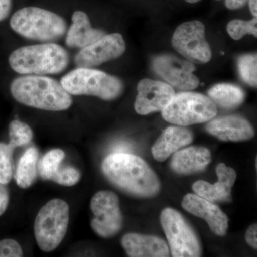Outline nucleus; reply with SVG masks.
<instances>
[{
	"instance_id": "12",
	"label": "nucleus",
	"mask_w": 257,
	"mask_h": 257,
	"mask_svg": "<svg viewBox=\"0 0 257 257\" xmlns=\"http://www.w3.org/2000/svg\"><path fill=\"white\" fill-rule=\"evenodd\" d=\"M126 50L122 35L119 33L104 35L97 41L84 47L74 57L78 67L92 68L104 62L119 58Z\"/></svg>"
},
{
	"instance_id": "18",
	"label": "nucleus",
	"mask_w": 257,
	"mask_h": 257,
	"mask_svg": "<svg viewBox=\"0 0 257 257\" xmlns=\"http://www.w3.org/2000/svg\"><path fill=\"white\" fill-rule=\"evenodd\" d=\"M211 161V152L207 148L190 147L175 152L170 165L176 173L189 175L202 172Z\"/></svg>"
},
{
	"instance_id": "17",
	"label": "nucleus",
	"mask_w": 257,
	"mask_h": 257,
	"mask_svg": "<svg viewBox=\"0 0 257 257\" xmlns=\"http://www.w3.org/2000/svg\"><path fill=\"white\" fill-rule=\"evenodd\" d=\"M121 246L131 257H167L170 256L167 243L158 236L130 233L121 239Z\"/></svg>"
},
{
	"instance_id": "34",
	"label": "nucleus",
	"mask_w": 257,
	"mask_h": 257,
	"mask_svg": "<svg viewBox=\"0 0 257 257\" xmlns=\"http://www.w3.org/2000/svg\"><path fill=\"white\" fill-rule=\"evenodd\" d=\"M250 10L252 13L253 16L256 18L257 15V0H248Z\"/></svg>"
},
{
	"instance_id": "25",
	"label": "nucleus",
	"mask_w": 257,
	"mask_h": 257,
	"mask_svg": "<svg viewBox=\"0 0 257 257\" xmlns=\"http://www.w3.org/2000/svg\"><path fill=\"white\" fill-rule=\"evenodd\" d=\"M15 147L0 143V183L8 185L13 177V153Z\"/></svg>"
},
{
	"instance_id": "1",
	"label": "nucleus",
	"mask_w": 257,
	"mask_h": 257,
	"mask_svg": "<svg viewBox=\"0 0 257 257\" xmlns=\"http://www.w3.org/2000/svg\"><path fill=\"white\" fill-rule=\"evenodd\" d=\"M106 178L130 195L153 197L160 190V182L155 172L141 157L125 152H115L101 164Z\"/></svg>"
},
{
	"instance_id": "6",
	"label": "nucleus",
	"mask_w": 257,
	"mask_h": 257,
	"mask_svg": "<svg viewBox=\"0 0 257 257\" xmlns=\"http://www.w3.org/2000/svg\"><path fill=\"white\" fill-rule=\"evenodd\" d=\"M69 223V207L65 201L53 199L39 211L35 218L34 232L39 247L52 252L60 246L67 234Z\"/></svg>"
},
{
	"instance_id": "28",
	"label": "nucleus",
	"mask_w": 257,
	"mask_h": 257,
	"mask_svg": "<svg viewBox=\"0 0 257 257\" xmlns=\"http://www.w3.org/2000/svg\"><path fill=\"white\" fill-rule=\"evenodd\" d=\"M81 179L80 172L71 166L60 167L51 181L60 185L72 187L78 183Z\"/></svg>"
},
{
	"instance_id": "27",
	"label": "nucleus",
	"mask_w": 257,
	"mask_h": 257,
	"mask_svg": "<svg viewBox=\"0 0 257 257\" xmlns=\"http://www.w3.org/2000/svg\"><path fill=\"white\" fill-rule=\"evenodd\" d=\"M228 33L231 38L239 40L244 35H252L257 37V20L254 18L250 21L241 20H234L229 22L227 25Z\"/></svg>"
},
{
	"instance_id": "30",
	"label": "nucleus",
	"mask_w": 257,
	"mask_h": 257,
	"mask_svg": "<svg viewBox=\"0 0 257 257\" xmlns=\"http://www.w3.org/2000/svg\"><path fill=\"white\" fill-rule=\"evenodd\" d=\"M10 202V193L5 184L0 183V216L8 209Z\"/></svg>"
},
{
	"instance_id": "32",
	"label": "nucleus",
	"mask_w": 257,
	"mask_h": 257,
	"mask_svg": "<svg viewBox=\"0 0 257 257\" xmlns=\"http://www.w3.org/2000/svg\"><path fill=\"white\" fill-rule=\"evenodd\" d=\"M13 7V0H0V22L9 17Z\"/></svg>"
},
{
	"instance_id": "2",
	"label": "nucleus",
	"mask_w": 257,
	"mask_h": 257,
	"mask_svg": "<svg viewBox=\"0 0 257 257\" xmlns=\"http://www.w3.org/2000/svg\"><path fill=\"white\" fill-rule=\"evenodd\" d=\"M10 92L20 104L42 110H67L73 101L60 82L42 75L23 76L15 79L10 85Z\"/></svg>"
},
{
	"instance_id": "31",
	"label": "nucleus",
	"mask_w": 257,
	"mask_h": 257,
	"mask_svg": "<svg viewBox=\"0 0 257 257\" xmlns=\"http://www.w3.org/2000/svg\"><path fill=\"white\" fill-rule=\"evenodd\" d=\"M256 234L257 226L256 224H254L248 227L246 234H245V239H246V242L254 249H256L257 248Z\"/></svg>"
},
{
	"instance_id": "22",
	"label": "nucleus",
	"mask_w": 257,
	"mask_h": 257,
	"mask_svg": "<svg viewBox=\"0 0 257 257\" xmlns=\"http://www.w3.org/2000/svg\"><path fill=\"white\" fill-rule=\"evenodd\" d=\"M208 95L214 104L226 109L238 107L245 99L242 89L230 84H216L208 91Z\"/></svg>"
},
{
	"instance_id": "29",
	"label": "nucleus",
	"mask_w": 257,
	"mask_h": 257,
	"mask_svg": "<svg viewBox=\"0 0 257 257\" xmlns=\"http://www.w3.org/2000/svg\"><path fill=\"white\" fill-rule=\"evenodd\" d=\"M21 245L12 239H5L0 241V257L23 256Z\"/></svg>"
},
{
	"instance_id": "9",
	"label": "nucleus",
	"mask_w": 257,
	"mask_h": 257,
	"mask_svg": "<svg viewBox=\"0 0 257 257\" xmlns=\"http://www.w3.org/2000/svg\"><path fill=\"white\" fill-rule=\"evenodd\" d=\"M90 208L94 217L91 227L102 238H111L121 231L123 216L117 195L111 191H99L91 199Z\"/></svg>"
},
{
	"instance_id": "21",
	"label": "nucleus",
	"mask_w": 257,
	"mask_h": 257,
	"mask_svg": "<svg viewBox=\"0 0 257 257\" xmlns=\"http://www.w3.org/2000/svg\"><path fill=\"white\" fill-rule=\"evenodd\" d=\"M39 151L35 147L28 148L19 160L15 179L19 187L28 189L35 183L38 174Z\"/></svg>"
},
{
	"instance_id": "16",
	"label": "nucleus",
	"mask_w": 257,
	"mask_h": 257,
	"mask_svg": "<svg viewBox=\"0 0 257 257\" xmlns=\"http://www.w3.org/2000/svg\"><path fill=\"white\" fill-rule=\"evenodd\" d=\"M207 133L224 142H241L253 138L251 124L239 116H226L211 119L206 126Z\"/></svg>"
},
{
	"instance_id": "13",
	"label": "nucleus",
	"mask_w": 257,
	"mask_h": 257,
	"mask_svg": "<svg viewBox=\"0 0 257 257\" xmlns=\"http://www.w3.org/2000/svg\"><path fill=\"white\" fill-rule=\"evenodd\" d=\"M135 109L139 114L162 111L175 95L173 87L167 83L144 79L138 83Z\"/></svg>"
},
{
	"instance_id": "10",
	"label": "nucleus",
	"mask_w": 257,
	"mask_h": 257,
	"mask_svg": "<svg viewBox=\"0 0 257 257\" xmlns=\"http://www.w3.org/2000/svg\"><path fill=\"white\" fill-rule=\"evenodd\" d=\"M172 44L177 52L194 63H207L212 57L205 39L204 24L197 20L179 25L172 37Z\"/></svg>"
},
{
	"instance_id": "3",
	"label": "nucleus",
	"mask_w": 257,
	"mask_h": 257,
	"mask_svg": "<svg viewBox=\"0 0 257 257\" xmlns=\"http://www.w3.org/2000/svg\"><path fill=\"white\" fill-rule=\"evenodd\" d=\"M69 62L67 50L51 42L20 47L9 57L10 67L24 75L61 73L67 68Z\"/></svg>"
},
{
	"instance_id": "14",
	"label": "nucleus",
	"mask_w": 257,
	"mask_h": 257,
	"mask_svg": "<svg viewBox=\"0 0 257 257\" xmlns=\"http://www.w3.org/2000/svg\"><path fill=\"white\" fill-rule=\"evenodd\" d=\"M182 206L190 214L207 221L211 231L217 236L226 234L229 219L216 204L196 194H188L184 197Z\"/></svg>"
},
{
	"instance_id": "35",
	"label": "nucleus",
	"mask_w": 257,
	"mask_h": 257,
	"mask_svg": "<svg viewBox=\"0 0 257 257\" xmlns=\"http://www.w3.org/2000/svg\"><path fill=\"white\" fill-rule=\"evenodd\" d=\"M185 1L189 3H196L200 1V0H185Z\"/></svg>"
},
{
	"instance_id": "23",
	"label": "nucleus",
	"mask_w": 257,
	"mask_h": 257,
	"mask_svg": "<svg viewBox=\"0 0 257 257\" xmlns=\"http://www.w3.org/2000/svg\"><path fill=\"white\" fill-rule=\"evenodd\" d=\"M65 157V153L60 149H54L47 152L38 162V173L44 180L51 181L52 177L60 169Z\"/></svg>"
},
{
	"instance_id": "24",
	"label": "nucleus",
	"mask_w": 257,
	"mask_h": 257,
	"mask_svg": "<svg viewBox=\"0 0 257 257\" xmlns=\"http://www.w3.org/2000/svg\"><path fill=\"white\" fill-rule=\"evenodd\" d=\"M33 135L31 127L26 123L18 119L13 120L10 122L9 144L15 149L29 145L31 143Z\"/></svg>"
},
{
	"instance_id": "19",
	"label": "nucleus",
	"mask_w": 257,
	"mask_h": 257,
	"mask_svg": "<svg viewBox=\"0 0 257 257\" xmlns=\"http://www.w3.org/2000/svg\"><path fill=\"white\" fill-rule=\"evenodd\" d=\"M193 135L188 128L182 126H170L162 132L152 147L154 158L164 162L179 149L192 143Z\"/></svg>"
},
{
	"instance_id": "20",
	"label": "nucleus",
	"mask_w": 257,
	"mask_h": 257,
	"mask_svg": "<svg viewBox=\"0 0 257 257\" xmlns=\"http://www.w3.org/2000/svg\"><path fill=\"white\" fill-rule=\"evenodd\" d=\"M72 24L67 32L66 45L72 48H84L105 35L102 30L93 28L89 17L82 11L74 12Z\"/></svg>"
},
{
	"instance_id": "4",
	"label": "nucleus",
	"mask_w": 257,
	"mask_h": 257,
	"mask_svg": "<svg viewBox=\"0 0 257 257\" xmlns=\"http://www.w3.org/2000/svg\"><path fill=\"white\" fill-rule=\"evenodd\" d=\"M10 27L20 36L40 42L56 41L64 36L67 29L60 15L37 7L19 10L10 19Z\"/></svg>"
},
{
	"instance_id": "11",
	"label": "nucleus",
	"mask_w": 257,
	"mask_h": 257,
	"mask_svg": "<svg viewBox=\"0 0 257 257\" xmlns=\"http://www.w3.org/2000/svg\"><path fill=\"white\" fill-rule=\"evenodd\" d=\"M152 67L172 87L189 91L199 86V79L193 74L195 67L188 60L173 55H161L154 59Z\"/></svg>"
},
{
	"instance_id": "7",
	"label": "nucleus",
	"mask_w": 257,
	"mask_h": 257,
	"mask_svg": "<svg viewBox=\"0 0 257 257\" xmlns=\"http://www.w3.org/2000/svg\"><path fill=\"white\" fill-rule=\"evenodd\" d=\"M164 119L172 124L186 126L207 122L217 114V108L210 98L195 92L175 94L162 111Z\"/></svg>"
},
{
	"instance_id": "15",
	"label": "nucleus",
	"mask_w": 257,
	"mask_h": 257,
	"mask_svg": "<svg viewBox=\"0 0 257 257\" xmlns=\"http://www.w3.org/2000/svg\"><path fill=\"white\" fill-rule=\"evenodd\" d=\"M218 182L214 184L205 181H197L192 185V189L197 195L211 202H230L231 200V188L236 179V172L224 163L218 165L216 169Z\"/></svg>"
},
{
	"instance_id": "26",
	"label": "nucleus",
	"mask_w": 257,
	"mask_h": 257,
	"mask_svg": "<svg viewBox=\"0 0 257 257\" xmlns=\"http://www.w3.org/2000/svg\"><path fill=\"white\" fill-rule=\"evenodd\" d=\"M238 69L241 79L245 83L256 87L257 84L256 55H245L238 59Z\"/></svg>"
},
{
	"instance_id": "8",
	"label": "nucleus",
	"mask_w": 257,
	"mask_h": 257,
	"mask_svg": "<svg viewBox=\"0 0 257 257\" xmlns=\"http://www.w3.org/2000/svg\"><path fill=\"white\" fill-rule=\"evenodd\" d=\"M160 221L172 256H202L199 238L180 213L172 208H166L161 213Z\"/></svg>"
},
{
	"instance_id": "5",
	"label": "nucleus",
	"mask_w": 257,
	"mask_h": 257,
	"mask_svg": "<svg viewBox=\"0 0 257 257\" xmlns=\"http://www.w3.org/2000/svg\"><path fill=\"white\" fill-rule=\"evenodd\" d=\"M60 83L71 95L94 96L106 101L116 99L124 91V84L117 77L84 67H78L65 74Z\"/></svg>"
},
{
	"instance_id": "33",
	"label": "nucleus",
	"mask_w": 257,
	"mask_h": 257,
	"mask_svg": "<svg viewBox=\"0 0 257 257\" xmlns=\"http://www.w3.org/2000/svg\"><path fill=\"white\" fill-rule=\"evenodd\" d=\"M248 0H225V5L229 10H234L243 8Z\"/></svg>"
}]
</instances>
